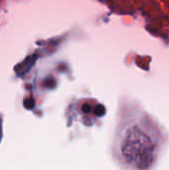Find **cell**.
<instances>
[{"label": "cell", "mask_w": 169, "mask_h": 170, "mask_svg": "<svg viewBox=\"0 0 169 170\" xmlns=\"http://www.w3.org/2000/svg\"><path fill=\"white\" fill-rule=\"evenodd\" d=\"M2 136H3V121L1 114H0V141H1Z\"/></svg>", "instance_id": "7a4b0ae2"}, {"label": "cell", "mask_w": 169, "mask_h": 170, "mask_svg": "<svg viewBox=\"0 0 169 170\" xmlns=\"http://www.w3.org/2000/svg\"><path fill=\"white\" fill-rule=\"evenodd\" d=\"M159 125L138 107H128L114 135V154L125 168L152 167L164 143Z\"/></svg>", "instance_id": "6da1fadb"}]
</instances>
